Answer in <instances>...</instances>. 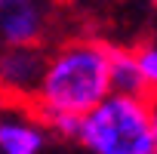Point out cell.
Wrapping results in <instances>:
<instances>
[{
	"label": "cell",
	"instance_id": "obj_3",
	"mask_svg": "<svg viewBox=\"0 0 157 154\" xmlns=\"http://www.w3.org/2000/svg\"><path fill=\"white\" fill-rule=\"evenodd\" d=\"M52 31V10L34 0H0V46L43 49Z\"/></svg>",
	"mask_w": 157,
	"mask_h": 154
},
{
	"label": "cell",
	"instance_id": "obj_2",
	"mask_svg": "<svg viewBox=\"0 0 157 154\" xmlns=\"http://www.w3.org/2000/svg\"><path fill=\"white\" fill-rule=\"evenodd\" d=\"M74 142L90 154H154L148 96L111 93L80 117Z\"/></svg>",
	"mask_w": 157,
	"mask_h": 154
},
{
	"label": "cell",
	"instance_id": "obj_8",
	"mask_svg": "<svg viewBox=\"0 0 157 154\" xmlns=\"http://www.w3.org/2000/svg\"><path fill=\"white\" fill-rule=\"evenodd\" d=\"M148 114H151V136H154V154H157V96H148Z\"/></svg>",
	"mask_w": 157,
	"mask_h": 154
},
{
	"label": "cell",
	"instance_id": "obj_5",
	"mask_svg": "<svg viewBox=\"0 0 157 154\" xmlns=\"http://www.w3.org/2000/svg\"><path fill=\"white\" fill-rule=\"evenodd\" d=\"M49 142V133L34 117H0V154H40Z\"/></svg>",
	"mask_w": 157,
	"mask_h": 154
},
{
	"label": "cell",
	"instance_id": "obj_1",
	"mask_svg": "<svg viewBox=\"0 0 157 154\" xmlns=\"http://www.w3.org/2000/svg\"><path fill=\"white\" fill-rule=\"evenodd\" d=\"M111 43L93 34H77L46 52L37 93L31 99L34 120H80L111 96L108 77Z\"/></svg>",
	"mask_w": 157,
	"mask_h": 154
},
{
	"label": "cell",
	"instance_id": "obj_7",
	"mask_svg": "<svg viewBox=\"0 0 157 154\" xmlns=\"http://www.w3.org/2000/svg\"><path fill=\"white\" fill-rule=\"evenodd\" d=\"M136 62L142 74L145 96H157V43H142L136 46Z\"/></svg>",
	"mask_w": 157,
	"mask_h": 154
},
{
	"label": "cell",
	"instance_id": "obj_6",
	"mask_svg": "<svg viewBox=\"0 0 157 154\" xmlns=\"http://www.w3.org/2000/svg\"><path fill=\"white\" fill-rule=\"evenodd\" d=\"M108 77H111V93H120V96H145L142 74H139V62H136V49L132 46L111 43V52H108Z\"/></svg>",
	"mask_w": 157,
	"mask_h": 154
},
{
	"label": "cell",
	"instance_id": "obj_4",
	"mask_svg": "<svg viewBox=\"0 0 157 154\" xmlns=\"http://www.w3.org/2000/svg\"><path fill=\"white\" fill-rule=\"evenodd\" d=\"M46 52L0 46V93L10 99H34Z\"/></svg>",
	"mask_w": 157,
	"mask_h": 154
}]
</instances>
